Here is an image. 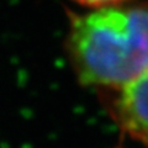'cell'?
I'll list each match as a JSON object with an SVG mask.
<instances>
[{
    "mask_svg": "<svg viewBox=\"0 0 148 148\" xmlns=\"http://www.w3.org/2000/svg\"><path fill=\"white\" fill-rule=\"evenodd\" d=\"M69 63L82 84L119 89L148 72V4H120L72 14Z\"/></svg>",
    "mask_w": 148,
    "mask_h": 148,
    "instance_id": "obj_1",
    "label": "cell"
},
{
    "mask_svg": "<svg viewBox=\"0 0 148 148\" xmlns=\"http://www.w3.org/2000/svg\"><path fill=\"white\" fill-rule=\"evenodd\" d=\"M99 95L117 126L148 148V72L119 89L99 90Z\"/></svg>",
    "mask_w": 148,
    "mask_h": 148,
    "instance_id": "obj_2",
    "label": "cell"
},
{
    "mask_svg": "<svg viewBox=\"0 0 148 148\" xmlns=\"http://www.w3.org/2000/svg\"><path fill=\"white\" fill-rule=\"evenodd\" d=\"M72 1L92 10V9H100L106 6L120 5V4H126L128 1H131V0H72Z\"/></svg>",
    "mask_w": 148,
    "mask_h": 148,
    "instance_id": "obj_3",
    "label": "cell"
}]
</instances>
